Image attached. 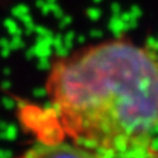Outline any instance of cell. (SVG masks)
<instances>
[{"label":"cell","instance_id":"1","mask_svg":"<svg viewBox=\"0 0 158 158\" xmlns=\"http://www.w3.org/2000/svg\"><path fill=\"white\" fill-rule=\"evenodd\" d=\"M46 94L63 133L106 158H146L158 131V58L127 38L53 62Z\"/></svg>","mask_w":158,"mask_h":158},{"label":"cell","instance_id":"2","mask_svg":"<svg viewBox=\"0 0 158 158\" xmlns=\"http://www.w3.org/2000/svg\"><path fill=\"white\" fill-rule=\"evenodd\" d=\"M21 158H106L96 150L77 142L62 140L42 141Z\"/></svg>","mask_w":158,"mask_h":158}]
</instances>
